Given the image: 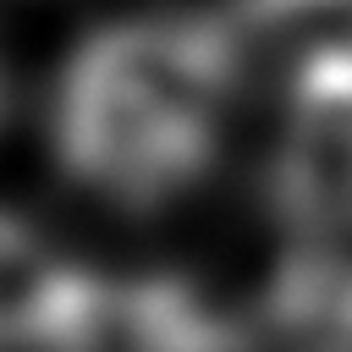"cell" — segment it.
Returning a JSON list of instances; mask_svg holds the SVG:
<instances>
[{
  "label": "cell",
  "mask_w": 352,
  "mask_h": 352,
  "mask_svg": "<svg viewBox=\"0 0 352 352\" xmlns=\"http://www.w3.org/2000/svg\"><path fill=\"white\" fill-rule=\"evenodd\" d=\"M248 44L226 11L165 6L94 28L55 88L60 170L121 209H160L220 160Z\"/></svg>",
  "instance_id": "obj_1"
},
{
  "label": "cell",
  "mask_w": 352,
  "mask_h": 352,
  "mask_svg": "<svg viewBox=\"0 0 352 352\" xmlns=\"http://www.w3.org/2000/svg\"><path fill=\"white\" fill-rule=\"evenodd\" d=\"M270 209L302 248L352 236V55H314L286 77V126L264 170Z\"/></svg>",
  "instance_id": "obj_2"
},
{
  "label": "cell",
  "mask_w": 352,
  "mask_h": 352,
  "mask_svg": "<svg viewBox=\"0 0 352 352\" xmlns=\"http://www.w3.org/2000/svg\"><path fill=\"white\" fill-rule=\"evenodd\" d=\"M104 275L60 253L38 226L0 209V352H72Z\"/></svg>",
  "instance_id": "obj_3"
},
{
  "label": "cell",
  "mask_w": 352,
  "mask_h": 352,
  "mask_svg": "<svg viewBox=\"0 0 352 352\" xmlns=\"http://www.w3.org/2000/svg\"><path fill=\"white\" fill-rule=\"evenodd\" d=\"M253 336L209 302L192 280L143 275L110 280L94 302V319L72 352H248Z\"/></svg>",
  "instance_id": "obj_4"
},
{
  "label": "cell",
  "mask_w": 352,
  "mask_h": 352,
  "mask_svg": "<svg viewBox=\"0 0 352 352\" xmlns=\"http://www.w3.org/2000/svg\"><path fill=\"white\" fill-rule=\"evenodd\" d=\"M258 319L280 352H352V253H286L258 297Z\"/></svg>",
  "instance_id": "obj_5"
},
{
  "label": "cell",
  "mask_w": 352,
  "mask_h": 352,
  "mask_svg": "<svg viewBox=\"0 0 352 352\" xmlns=\"http://www.w3.org/2000/svg\"><path fill=\"white\" fill-rule=\"evenodd\" d=\"M248 50H275L292 66L314 55H352V0H231Z\"/></svg>",
  "instance_id": "obj_6"
},
{
  "label": "cell",
  "mask_w": 352,
  "mask_h": 352,
  "mask_svg": "<svg viewBox=\"0 0 352 352\" xmlns=\"http://www.w3.org/2000/svg\"><path fill=\"white\" fill-rule=\"evenodd\" d=\"M0 116H6V72H0Z\"/></svg>",
  "instance_id": "obj_7"
}]
</instances>
